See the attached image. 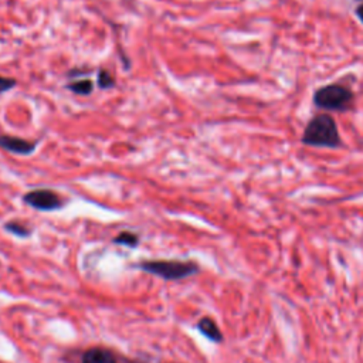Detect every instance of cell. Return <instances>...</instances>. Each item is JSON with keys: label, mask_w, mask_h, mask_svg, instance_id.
Masks as SVG:
<instances>
[{"label": "cell", "mask_w": 363, "mask_h": 363, "mask_svg": "<svg viewBox=\"0 0 363 363\" xmlns=\"http://www.w3.org/2000/svg\"><path fill=\"white\" fill-rule=\"evenodd\" d=\"M4 228H6L9 233H11V234H14V235H17V237H28V235H30V228L26 227L24 224H21V223H18V221L6 223V224H4Z\"/></svg>", "instance_id": "11"}, {"label": "cell", "mask_w": 363, "mask_h": 363, "mask_svg": "<svg viewBox=\"0 0 363 363\" xmlns=\"http://www.w3.org/2000/svg\"><path fill=\"white\" fill-rule=\"evenodd\" d=\"M96 85L101 89H109L115 86V78L111 75V72H108L106 69L99 68L98 74H96Z\"/></svg>", "instance_id": "9"}, {"label": "cell", "mask_w": 363, "mask_h": 363, "mask_svg": "<svg viewBox=\"0 0 363 363\" xmlns=\"http://www.w3.org/2000/svg\"><path fill=\"white\" fill-rule=\"evenodd\" d=\"M17 85V81L14 78H10V77H1L0 75V94H4L13 88H16Z\"/></svg>", "instance_id": "12"}, {"label": "cell", "mask_w": 363, "mask_h": 363, "mask_svg": "<svg viewBox=\"0 0 363 363\" xmlns=\"http://www.w3.org/2000/svg\"><path fill=\"white\" fill-rule=\"evenodd\" d=\"M113 242L116 244H122V245H128V247H135L139 242V237L130 231H123L121 234H118L113 238Z\"/></svg>", "instance_id": "10"}, {"label": "cell", "mask_w": 363, "mask_h": 363, "mask_svg": "<svg viewBox=\"0 0 363 363\" xmlns=\"http://www.w3.org/2000/svg\"><path fill=\"white\" fill-rule=\"evenodd\" d=\"M199 329H200V332L206 336V337H208L210 340H213V342H220L221 340V333H220V330H218V328H217V325L210 319V318H203L200 322H199Z\"/></svg>", "instance_id": "7"}, {"label": "cell", "mask_w": 363, "mask_h": 363, "mask_svg": "<svg viewBox=\"0 0 363 363\" xmlns=\"http://www.w3.org/2000/svg\"><path fill=\"white\" fill-rule=\"evenodd\" d=\"M142 268L166 279H179L197 271L196 264L182 261H149L142 264Z\"/></svg>", "instance_id": "3"}, {"label": "cell", "mask_w": 363, "mask_h": 363, "mask_svg": "<svg viewBox=\"0 0 363 363\" xmlns=\"http://www.w3.org/2000/svg\"><path fill=\"white\" fill-rule=\"evenodd\" d=\"M354 14H356V17L359 18V21L363 24V1H362V3H359V4L356 6V9H354Z\"/></svg>", "instance_id": "13"}, {"label": "cell", "mask_w": 363, "mask_h": 363, "mask_svg": "<svg viewBox=\"0 0 363 363\" xmlns=\"http://www.w3.org/2000/svg\"><path fill=\"white\" fill-rule=\"evenodd\" d=\"M356 102L354 91L340 82H330L313 91L312 104L325 112H349Z\"/></svg>", "instance_id": "2"}, {"label": "cell", "mask_w": 363, "mask_h": 363, "mask_svg": "<svg viewBox=\"0 0 363 363\" xmlns=\"http://www.w3.org/2000/svg\"><path fill=\"white\" fill-rule=\"evenodd\" d=\"M82 363H116L113 354L105 349H89L82 357Z\"/></svg>", "instance_id": "6"}, {"label": "cell", "mask_w": 363, "mask_h": 363, "mask_svg": "<svg viewBox=\"0 0 363 363\" xmlns=\"http://www.w3.org/2000/svg\"><path fill=\"white\" fill-rule=\"evenodd\" d=\"M357 1H360V0H357Z\"/></svg>", "instance_id": "14"}, {"label": "cell", "mask_w": 363, "mask_h": 363, "mask_svg": "<svg viewBox=\"0 0 363 363\" xmlns=\"http://www.w3.org/2000/svg\"><path fill=\"white\" fill-rule=\"evenodd\" d=\"M65 88L77 95H82V96H86V95H91L95 85L91 79H78V81H71L65 85Z\"/></svg>", "instance_id": "8"}, {"label": "cell", "mask_w": 363, "mask_h": 363, "mask_svg": "<svg viewBox=\"0 0 363 363\" xmlns=\"http://www.w3.org/2000/svg\"><path fill=\"white\" fill-rule=\"evenodd\" d=\"M37 140H27L11 135H0V149L7 150L13 155L28 156L37 149Z\"/></svg>", "instance_id": "5"}, {"label": "cell", "mask_w": 363, "mask_h": 363, "mask_svg": "<svg viewBox=\"0 0 363 363\" xmlns=\"http://www.w3.org/2000/svg\"><path fill=\"white\" fill-rule=\"evenodd\" d=\"M301 143L320 149H339L343 146L337 123L326 112L316 113L308 121L301 136Z\"/></svg>", "instance_id": "1"}, {"label": "cell", "mask_w": 363, "mask_h": 363, "mask_svg": "<svg viewBox=\"0 0 363 363\" xmlns=\"http://www.w3.org/2000/svg\"><path fill=\"white\" fill-rule=\"evenodd\" d=\"M23 201L38 211H54L61 208L64 204L61 197L50 189L30 190L23 196Z\"/></svg>", "instance_id": "4"}]
</instances>
